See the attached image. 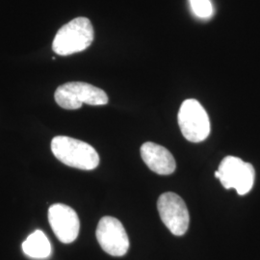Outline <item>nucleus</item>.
<instances>
[{"label":"nucleus","mask_w":260,"mask_h":260,"mask_svg":"<svg viewBox=\"0 0 260 260\" xmlns=\"http://www.w3.org/2000/svg\"><path fill=\"white\" fill-rule=\"evenodd\" d=\"M157 209L162 222L174 235L185 234L189 228V212L179 196L167 192L159 197Z\"/></svg>","instance_id":"obj_6"},{"label":"nucleus","mask_w":260,"mask_h":260,"mask_svg":"<svg viewBox=\"0 0 260 260\" xmlns=\"http://www.w3.org/2000/svg\"><path fill=\"white\" fill-rule=\"evenodd\" d=\"M215 177L220 179L225 189H235L238 195L248 194L252 188L255 178L254 168L241 158L226 156L223 158Z\"/></svg>","instance_id":"obj_5"},{"label":"nucleus","mask_w":260,"mask_h":260,"mask_svg":"<svg viewBox=\"0 0 260 260\" xmlns=\"http://www.w3.org/2000/svg\"><path fill=\"white\" fill-rule=\"evenodd\" d=\"M54 99L60 107L67 110L79 109L83 103L93 106L108 103V96L103 90L85 82H68L59 86Z\"/></svg>","instance_id":"obj_3"},{"label":"nucleus","mask_w":260,"mask_h":260,"mask_svg":"<svg viewBox=\"0 0 260 260\" xmlns=\"http://www.w3.org/2000/svg\"><path fill=\"white\" fill-rule=\"evenodd\" d=\"M51 151L69 167L91 171L100 164V155L91 145L68 136L54 137L51 141Z\"/></svg>","instance_id":"obj_1"},{"label":"nucleus","mask_w":260,"mask_h":260,"mask_svg":"<svg viewBox=\"0 0 260 260\" xmlns=\"http://www.w3.org/2000/svg\"><path fill=\"white\" fill-rule=\"evenodd\" d=\"M93 27L90 19L76 18L60 28L52 43L56 54L68 56L81 52L92 45Z\"/></svg>","instance_id":"obj_2"},{"label":"nucleus","mask_w":260,"mask_h":260,"mask_svg":"<svg viewBox=\"0 0 260 260\" xmlns=\"http://www.w3.org/2000/svg\"><path fill=\"white\" fill-rule=\"evenodd\" d=\"M21 247L23 252L34 259H46L52 252L51 244L42 231H36L30 234Z\"/></svg>","instance_id":"obj_10"},{"label":"nucleus","mask_w":260,"mask_h":260,"mask_svg":"<svg viewBox=\"0 0 260 260\" xmlns=\"http://www.w3.org/2000/svg\"><path fill=\"white\" fill-rule=\"evenodd\" d=\"M48 222L59 241L70 244L78 237L80 222L72 207L63 204L51 205L48 209Z\"/></svg>","instance_id":"obj_8"},{"label":"nucleus","mask_w":260,"mask_h":260,"mask_svg":"<svg viewBox=\"0 0 260 260\" xmlns=\"http://www.w3.org/2000/svg\"><path fill=\"white\" fill-rule=\"evenodd\" d=\"M95 236L102 249L112 256H123L129 249V239L122 223L105 216L99 222Z\"/></svg>","instance_id":"obj_7"},{"label":"nucleus","mask_w":260,"mask_h":260,"mask_svg":"<svg viewBox=\"0 0 260 260\" xmlns=\"http://www.w3.org/2000/svg\"><path fill=\"white\" fill-rule=\"evenodd\" d=\"M193 13L200 19H209L213 15V6L210 0H189Z\"/></svg>","instance_id":"obj_11"},{"label":"nucleus","mask_w":260,"mask_h":260,"mask_svg":"<svg viewBox=\"0 0 260 260\" xmlns=\"http://www.w3.org/2000/svg\"><path fill=\"white\" fill-rule=\"evenodd\" d=\"M141 156L152 172L161 176L173 174L177 168L173 154L166 148L152 142H147L141 147Z\"/></svg>","instance_id":"obj_9"},{"label":"nucleus","mask_w":260,"mask_h":260,"mask_svg":"<svg viewBox=\"0 0 260 260\" xmlns=\"http://www.w3.org/2000/svg\"><path fill=\"white\" fill-rule=\"evenodd\" d=\"M179 128L183 137L189 142L200 143L210 134V121L203 105L198 101L186 100L177 115Z\"/></svg>","instance_id":"obj_4"}]
</instances>
